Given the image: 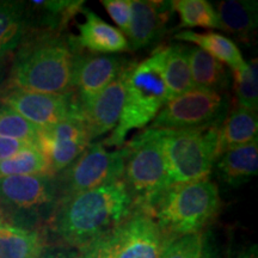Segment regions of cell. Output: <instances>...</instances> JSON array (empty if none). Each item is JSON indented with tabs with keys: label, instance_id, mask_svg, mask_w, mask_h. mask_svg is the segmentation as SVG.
Returning <instances> with one entry per match:
<instances>
[{
	"label": "cell",
	"instance_id": "obj_24",
	"mask_svg": "<svg viewBox=\"0 0 258 258\" xmlns=\"http://www.w3.org/2000/svg\"><path fill=\"white\" fill-rule=\"evenodd\" d=\"M188 47L182 43L166 46L164 77L169 92V101L194 89L189 66Z\"/></svg>",
	"mask_w": 258,
	"mask_h": 258
},
{
	"label": "cell",
	"instance_id": "obj_34",
	"mask_svg": "<svg viewBox=\"0 0 258 258\" xmlns=\"http://www.w3.org/2000/svg\"><path fill=\"white\" fill-rule=\"evenodd\" d=\"M77 249L66 246L62 244L49 245L47 244L44 249L42 250L40 256L37 258H76Z\"/></svg>",
	"mask_w": 258,
	"mask_h": 258
},
{
	"label": "cell",
	"instance_id": "obj_18",
	"mask_svg": "<svg viewBox=\"0 0 258 258\" xmlns=\"http://www.w3.org/2000/svg\"><path fill=\"white\" fill-rule=\"evenodd\" d=\"M220 30L243 42L252 40L258 25V6L256 0H224L215 3Z\"/></svg>",
	"mask_w": 258,
	"mask_h": 258
},
{
	"label": "cell",
	"instance_id": "obj_6",
	"mask_svg": "<svg viewBox=\"0 0 258 258\" xmlns=\"http://www.w3.org/2000/svg\"><path fill=\"white\" fill-rule=\"evenodd\" d=\"M219 127L160 131L169 188L209 178L218 159Z\"/></svg>",
	"mask_w": 258,
	"mask_h": 258
},
{
	"label": "cell",
	"instance_id": "obj_32",
	"mask_svg": "<svg viewBox=\"0 0 258 258\" xmlns=\"http://www.w3.org/2000/svg\"><path fill=\"white\" fill-rule=\"evenodd\" d=\"M109 235L80 247V249L77 250L76 258H112Z\"/></svg>",
	"mask_w": 258,
	"mask_h": 258
},
{
	"label": "cell",
	"instance_id": "obj_21",
	"mask_svg": "<svg viewBox=\"0 0 258 258\" xmlns=\"http://www.w3.org/2000/svg\"><path fill=\"white\" fill-rule=\"evenodd\" d=\"M30 28L25 3L0 0V60L18 49Z\"/></svg>",
	"mask_w": 258,
	"mask_h": 258
},
{
	"label": "cell",
	"instance_id": "obj_28",
	"mask_svg": "<svg viewBox=\"0 0 258 258\" xmlns=\"http://www.w3.org/2000/svg\"><path fill=\"white\" fill-rule=\"evenodd\" d=\"M258 63L257 59H252L240 69L232 71L233 89L237 106L258 110Z\"/></svg>",
	"mask_w": 258,
	"mask_h": 258
},
{
	"label": "cell",
	"instance_id": "obj_1",
	"mask_svg": "<svg viewBox=\"0 0 258 258\" xmlns=\"http://www.w3.org/2000/svg\"><path fill=\"white\" fill-rule=\"evenodd\" d=\"M134 209L122 178L61 200L49 225L61 244L78 250L111 234Z\"/></svg>",
	"mask_w": 258,
	"mask_h": 258
},
{
	"label": "cell",
	"instance_id": "obj_13",
	"mask_svg": "<svg viewBox=\"0 0 258 258\" xmlns=\"http://www.w3.org/2000/svg\"><path fill=\"white\" fill-rule=\"evenodd\" d=\"M132 61L116 54H77L74 62L73 92L78 105L98 95L114 82Z\"/></svg>",
	"mask_w": 258,
	"mask_h": 258
},
{
	"label": "cell",
	"instance_id": "obj_16",
	"mask_svg": "<svg viewBox=\"0 0 258 258\" xmlns=\"http://www.w3.org/2000/svg\"><path fill=\"white\" fill-rule=\"evenodd\" d=\"M82 12L85 19L78 24V35L73 36L80 50L105 55L131 51L127 37L120 29L106 23L91 10L83 8Z\"/></svg>",
	"mask_w": 258,
	"mask_h": 258
},
{
	"label": "cell",
	"instance_id": "obj_22",
	"mask_svg": "<svg viewBox=\"0 0 258 258\" xmlns=\"http://www.w3.org/2000/svg\"><path fill=\"white\" fill-rule=\"evenodd\" d=\"M188 57L194 88L222 93L227 91L232 73L226 64L198 47H188Z\"/></svg>",
	"mask_w": 258,
	"mask_h": 258
},
{
	"label": "cell",
	"instance_id": "obj_31",
	"mask_svg": "<svg viewBox=\"0 0 258 258\" xmlns=\"http://www.w3.org/2000/svg\"><path fill=\"white\" fill-rule=\"evenodd\" d=\"M102 5L125 36L132 21V0H102Z\"/></svg>",
	"mask_w": 258,
	"mask_h": 258
},
{
	"label": "cell",
	"instance_id": "obj_37",
	"mask_svg": "<svg viewBox=\"0 0 258 258\" xmlns=\"http://www.w3.org/2000/svg\"><path fill=\"white\" fill-rule=\"evenodd\" d=\"M3 76H4V72H3V70L0 69V83H2V80H3Z\"/></svg>",
	"mask_w": 258,
	"mask_h": 258
},
{
	"label": "cell",
	"instance_id": "obj_35",
	"mask_svg": "<svg viewBox=\"0 0 258 258\" xmlns=\"http://www.w3.org/2000/svg\"><path fill=\"white\" fill-rule=\"evenodd\" d=\"M200 258H222L215 235L212 231L203 232V246Z\"/></svg>",
	"mask_w": 258,
	"mask_h": 258
},
{
	"label": "cell",
	"instance_id": "obj_23",
	"mask_svg": "<svg viewBox=\"0 0 258 258\" xmlns=\"http://www.w3.org/2000/svg\"><path fill=\"white\" fill-rule=\"evenodd\" d=\"M173 38L180 42H189L194 43L195 47L205 50L209 55L220 61L232 71L240 69L244 66L245 60L241 56L239 48L233 41L224 35L217 32H196L192 30H183L176 32Z\"/></svg>",
	"mask_w": 258,
	"mask_h": 258
},
{
	"label": "cell",
	"instance_id": "obj_36",
	"mask_svg": "<svg viewBox=\"0 0 258 258\" xmlns=\"http://www.w3.org/2000/svg\"><path fill=\"white\" fill-rule=\"evenodd\" d=\"M227 258H258V246L254 243H244L238 246H231Z\"/></svg>",
	"mask_w": 258,
	"mask_h": 258
},
{
	"label": "cell",
	"instance_id": "obj_5",
	"mask_svg": "<svg viewBox=\"0 0 258 258\" xmlns=\"http://www.w3.org/2000/svg\"><path fill=\"white\" fill-rule=\"evenodd\" d=\"M124 147L123 182L135 208L148 212L169 188L160 131L146 128Z\"/></svg>",
	"mask_w": 258,
	"mask_h": 258
},
{
	"label": "cell",
	"instance_id": "obj_29",
	"mask_svg": "<svg viewBox=\"0 0 258 258\" xmlns=\"http://www.w3.org/2000/svg\"><path fill=\"white\" fill-rule=\"evenodd\" d=\"M41 129L0 103V138L24 141L37 147Z\"/></svg>",
	"mask_w": 258,
	"mask_h": 258
},
{
	"label": "cell",
	"instance_id": "obj_9",
	"mask_svg": "<svg viewBox=\"0 0 258 258\" xmlns=\"http://www.w3.org/2000/svg\"><path fill=\"white\" fill-rule=\"evenodd\" d=\"M227 93L194 88L166 103L148 129L184 131L220 125L228 112Z\"/></svg>",
	"mask_w": 258,
	"mask_h": 258
},
{
	"label": "cell",
	"instance_id": "obj_26",
	"mask_svg": "<svg viewBox=\"0 0 258 258\" xmlns=\"http://www.w3.org/2000/svg\"><path fill=\"white\" fill-rule=\"evenodd\" d=\"M171 5L179 16L178 29H220L214 6L207 0H173Z\"/></svg>",
	"mask_w": 258,
	"mask_h": 258
},
{
	"label": "cell",
	"instance_id": "obj_19",
	"mask_svg": "<svg viewBox=\"0 0 258 258\" xmlns=\"http://www.w3.org/2000/svg\"><path fill=\"white\" fill-rule=\"evenodd\" d=\"M47 245L41 230L0 219V258H37Z\"/></svg>",
	"mask_w": 258,
	"mask_h": 258
},
{
	"label": "cell",
	"instance_id": "obj_3",
	"mask_svg": "<svg viewBox=\"0 0 258 258\" xmlns=\"http://www.w3.org/2000/svg\"><path fill=\"white\" fill-rule=\"evenodd\" d=\"M166 46L154 49L145 60L129 64L124 79V102L121 117L110 137L102 141L105 147L120 148L133 129H143L152 122L169 102L164 77Z\"/></svg>",
	"mask_w": 258,
	"mask_h": 258
},
{
	"label": "cell",
	"instance_id": "obj_8",
	"mask_svg": "<svg viewBox=\"0 0 258 258\" xmlns=\"http://www.w3.org/2000/svg\"><path fill=\"white\" fill-rule=\"evenodd\" d=\"M124 159V145L108 151L102 141L91 143L73 163L55 175L60 201L122 179Z\"/></svg>",
	"mask_w": 258,
	"mask_h": 258
},
{
	"label": "cell",
	"instance_id": "obj_20",
	"mask_svg": "<svg viewBox=\"0 0 258 258\" xmlns=\"http://www.w3.org/2000/svg\"><path fill=\"white\" fill-rule=\"evenodd\" d=\"M257 111L235 106L227 112L218 129V157L232 148L243 146L257 139Z\"/></svg>",
	"mask_w": 258,
	"mask_h": 258
},
{
	"label": "cell",
	"instance_id": "obj_4",
	"mask_svg": "<svg viewBox=\"0 0 258 258\" xmlns=\"http://www.w3.org/2000/svg\"><path fill=\"white\" fill-rule=\"evenodd\" d=\"M221 207L219 188L211 179L167 188L150 211L166 238L200 234Z\"/></svg>",
	"mask_w": 258,
	"mask_h": 258
},
{
	"label": "cell",
	"instance_id": "obj_12",
	"mask_svg": "<svg viewBox=\"0 0 258 258\" xmlns=\"http://www.w3.org/2000/svg\"><path fill=\"white\" fill-rule=\"evenodd\" d=\"M91 144L80 115L41 129L37 148L47 158L53 175H57L78 158Z\"/></svg>",
	"mask_w": 258,
	"mask_h": 258
},
{
	"label": "cell",
	"instance_id": "obj_27",
	"mask_svg": "<svg viewBox=\"0 0 258 258\" xmlns=\"http://www.w3.org/2000/svg\"><path fill=\"white\" fill-rule=\"evenodd\" d=\"M25 175H53L47 158L36 146H30L0 161V178Z\"/></svg>",
	"mask_w": 258,
	"mask_h": 258
},
{
	"label": "cell",
	"instance_id": "obj_33",
	"mask_svg": "<svg viewBox=\"0 0 258 258\" xmlns=\"http://www.w3.org/2000/svg\"><path fill=\"white\" fill-rule=\"evenodd\" d=\"M30 146H34V145L24 143V141L14 140V139L0 138V161L8 159Z\"/></svg>",
	"mask_w": 258,
	"mask_h": 258
},
{
	"label": "cell",
	"instance_id": "obj_14",
	"mask_svg": "<svg viewBox=\"0 0 258 258\" xmlns=\"http://www.w3.org/2000/svg\"><path fill=\"white\" fill-rule=\"evenodd\" d=\"M127 69L98 95L79 105L80 117L85 124L91 143L97 138L114 131L120 121L124 102Z\"/></svg>",
	"mask_w": 258,
	"mask_h": 258
},
{
	"label": "cell",
	"instance_id": "obj_15",
	"mask_svg": "<svg viewBox=\"0 0 258 258\" xmlns=\"http://www.w3.org/2000/svg\"><path fill=\"white\" fill-rule=\"evenodd\" d=\"M173 14L171 2L132 0V21L125 34L131 51L159 42L166 34Z\"/></svg>",
	"mask_w": 258,
	"mask_h": 258
},
{
	"label": "cell",
	"instance_id": "obj_2",
	"mask_svg": "<svg viewBox=\"0 0 258 258\" xmlns=\"http://www.w3.org/2000/svg\"><path fill=\"white\" fill-rule=\"evenodd\" d=\"M79 51L73 36L41 32L19 46L8 89L50 95L73 91L74 62Z\"/></svg>",
	"mask_w": 258,
	"mask_h": 258
},
{
	"label": "cell",
	"instance_id": "obj_25",
	"mask_svg": "<svg viewBox=\"0 0 258 258\" xmlns=\"http://www.w3.org/2000/svg\"><path fill=\"white\" fill-rule=\"evenodd\" d=\"M83 0H43L31 2V8L37 15L41 32H62V29L74 15L82 12Z\"/></svg>",
	"mask_w": 258,
	"mask_h": 258
},
{
	"label": "cell",
	"instance_id": "obj_11",
	"mask_svg": "<svg viewBox=\"0 0 258 258\" xmlns=\"http://www.w3.org/2000/svg\"><path fill=\"white\" fill-rule=\"evenodd\" d=\"M109 238L112 258H160L167 240L151 214L139 208Z\"/></svg>",
	"mask_w": 258,
	"mask_h": 258
},
{
	"label": "cell",
	"instance_id": "obj_17",
	"mask_svg": "<svg viewBox=\"0 0 258 258\" xmlns=\"http://www.w3.org/2000/svg\"><path fill=\"white\" fill-rule=\"evenodd\" d=\"M218 178L231 188H239L250 182L258 172V140L232 148L215 160Z\"/></svg>",
	"mask_w": 258,
	"mask_h": 258
},
{
	"label": "cell",
	"instance_id": "obj_7",
	"mask_svg": "<svg viewBox=\"0 0 258 258\" xmlns=\"http://www.w3.org/2000/svg\"><path fill=\"white\" fill-rule=\"evenodd\" d=\"M55 175H25L0 178V209L4 220L23 227L37 228L50 221L59 205Z\"/></svg>",
	"mask_w": 258,
	"mask_h": 258
},
{
	"label": "cell",
	"instance_id": "obj_10",
	"mask_svg": "<svg viewBox=\"0 0 258 258\" xmlns=\"http://www.w3.org/2000/svg\"><path fill=\"white\" fill-rule=\"evenodd\" d=\"M0 103L11 108L40 129L53 127L66 118L80 115L73 91L50 95L8 89L0 96Z\"/></svg>",
	"mask_w": 258,
	"mask_h": 258
},
{
	"label": "cell",
	"instance_id": "obj_38",
	"mask_svg": "<svg viewBox=\"0 0 258 258\" xmlns=\"http://www.w3.org/2000/svg\"><path fill=\"white\" fill-rule=\"evenodd\" d=\"M0 219H4V215H3V212H2V209H0Z\"/></svg>",
	"mask_w": 258,
	"mask_h": 258
},
{
	"label": "cell",
	"instance_id": "obj_30",
	"mask_svg": "<svg viewBox=\"0 0 258 258\" xmlns=\"http://www.w3.org/2000/svg\"><path fill=\"white\" fill-rule=\"evenodd\" d=\"M203 246V233L167 238L160 258H200Z\"/></svg>",
	"mask_w": 258,
	"mask_h": 258
}]
</instances>
